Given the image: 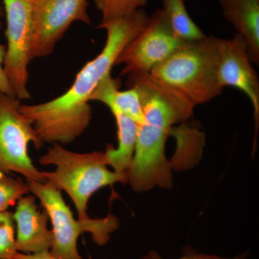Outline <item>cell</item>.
Instances as JSON below:
<instances>
[{"mask_svg": "<svg viewBox=\"0 0 259 259\" xmlns=\"http://www.w3.org/2000/svg\"><path fill=\"white\" fill-rule=\"evenodd\" d=\"M223 15L244 37L250 61L259 63V0H219Z\"/></svg>", "mask_w": 259, "mask_h": 259, "instance_id": "12", "label": "cell"}, {"mask_svg": "<svg viewBox=\"0 0 259 259\" xmlns=\"http://www.w3.org/2000/svg\"><path fill=\"white\" fill-rule=\"evenodd\" d=\"M14 259H59L54 256L50 250H44L35 253H23L17 252L15 253Z\"/></svg>", "mask_w": 259, "mask_h": 259, "instance_id": "21", "label": "cell"}, {"mask_svg": "<svg viewBox=\"0 0 259 259\" xmlns=\"http://www.w3.org/2000/svg\"><path fill=\"white\" fill-rule=\"evenodd\" d=\"M246 253L237 255L233 258H223V257L218 256L214 255L202 254V253H197L193 250H186L185 254L180 259H245L247 257ZM141 259H162L159 255L155 251L150 252L146 256L143 257Z\"/></svg>", "mask_w": 259, "mask_h": 259, "instance_id": "20", "label": "cell"}, {"mask_svg": "<svg viewBox=\"0 0 259 259\" xmlns=\"http://www.w3.org/2000/svg\"><path fill=\"white\" fill-rule=\"evenodd\" d=\"M127 84L139 91L144 115L127 171V182L136 192L156 186L170 188L171 166L165 153L167 138L174 125L187 122L192 117L196 106L149 73L128 75Z\"/></svg>", "mask_w": 259, "mask_h": 259, "instance_id": "2", "label": "cell"}, {"mask_svg": "<svg viewBox=\"0 0 259 259\" xmlns=\"http://www.w3.org/2000/svg\"><path fill=\"white\" fill-rule=\"evenodd\" d=\"M32 5L34 33L31 60L51 55L74 22L91 23L88 0H40Z\"/></svg>", "mask_w": 259, "mask_h": 259, "instance_id": "9", "label": "cell"}, {"mask_svg": "<svg viewBox=\"0 0 259 259\" xmlns=\"http://www.w3.org/2000/svg\"><path fill=\"white\" fill-rule=\"evenodd\" d=\"M30 192L28 184L20 178L0 172V212H5Z\"/></svg>", "mask_w": 259, "mask_h": 259, "instance_id": "17", "label": "cell"}, {"mask_svg": "<svg viewBox=\"0 0 259 259\" xmlns=\"http://www.w3.org/2000/svg\"><path fill=\"white\" fill-rule=\"evenodd\" d=\"M6 17L4 69L20 100H29L28 64L34 33L33 5L30 0H2Z\"/></svg>", "mask_w": 259, "mask_h": 259, "instance_id": "7", "label": "cell"}, {"mask_svg": "<svg viewBox=\"0 0 259 259\" xmlns=\"http://www.w3.org/2000/svg\"><path fill=\"white\" fill-rule=\"evenodd\" d=\"M17 252L13 212H0V259H14Z\"/></svg>", "mask_w": 259, "mask_h": 259, "instance_id": "18", "label": "cell"}, {"mask_svg": "<svg viewBox=\"0 0 259 259\" xmlns=\"http://www.w3.org/2000/svg\"><path fill=\"white\" fill-rule=\"evenodd\" d=\"M30 1H31L32 3H37V2L40 1V0H30Z\"/></svg>", "mask_w": 259, "mask_h": 259, "instance_id": "23", "label": "cell"}, {"mask_svg": "<svg viewBox=\"0 0 259 259\" xmlns=\"http://www.w3.org/2000/svg\"><path fill=\"white\" fill-rule=\"evenodd\" d=\"M5 54H6V46L0 44V93L8 96L15 97L14 91L12 88L9 79L4 69Z\"/></svg>", "mask_w": 259, "mask_h": 259, "instance_id": "19", "label": "cell"}, {"mask_svg": "<svg viewBox=\"0 0 259 259\" xmlns=\"http://www.w3.org/2000/svg\"><path fill=\"white\" fill-rule=\"evenodd\" d=\"M148 0H95V6L102 15L101 23L123 18L142 9Z\"/></svg>", "mask_w": 259, "mask_h": 259, "instance_id": "16", "label": "cell"}, {"mask_svg": "<svg viewBox=\"0 0 259 259\" xmlns=\"http://www.w3.org/2000/svg\"><path fill=\"white\" fill-rule=\"evenodd\" d=\"M148 18L146 11L139 9L123 18L100 23L98 28L107 31L105 47L80 70L71 88L51 101L20 105V111L30 119L44 144H69L84 133L93 117L90 102L95 89L111 74L121 52L144 28Z\"/></svg>", "mask_w": 259, "mask_h": 259, "instance_id": "1", "label": "cell"}, {"mask_svg": "<svg viewBox=\"0 0 259 259\" xmlns=\"http://www.w3.org/2000/svg\"><path fill=\"white\" fill-rule=\"evenodd\" d=\"M185 42L174 31L163 10H156L121 52L115 65H123L121 76L148 74Z\"/></svg>", "mask_w": 259, "mask_h": 259, "instance_id": "8", "label": "cell"}, {"mask_svg": "<svg viewBox=\"0 0 259 259\" xmlns=\"http://www.w3.org/2000/svg\"><path fill=\"white\" fill-rule=\"evenodd\" d=\"M13 216L18 252L35 253L50 250L53 233L48 228L49 214L45 209H39L35 196L26 194L19 199Z\"/></svg>", "mask_w": 259, "mask_h": 259, "instance_id": "11", "label": "cell"}, {"mask_svg": "<svg viewBox=\"0 0 259 259\" xmlns=\"http://www.w3.org/2000/svg\"><path fill=\"white\" fill-rule=\"evenodd\" d=\"M163 10L172 29L183 41H193L205 36L198 25L191 18L185 0H162Z\"/></svg>", "mask_w": 259, "mask_h": 259, "instance_id": "15", "label": "cell"}, {"mask_svg": "<svg viewBox=\"0 0 259 259\" xmlns=\"http://www.w3.org/2000/svg\"><path fill=\"white\" fill-rule=\"evenodd\" d=\"M17 97L0 93V172H15L25 180L46 182L28 154L32 143L40 149L44 143L39 139L31 121L20 111Z\"/></svg>", "mask_w": 259, "mask_h": 259, "instance_id": "6", "label": "cell"}, {"mask_svg": "<svg viewBox=\"0 0 259 259\" xmlns=\"http://www.w3.org/2000/svg\"><path fill=\"white\" fill-rule=\"evenodd\" d=\"M29 190L39 199L51 220L53 243L50 252L59 259H83L78 251V238L83 232H90L97 244H105L110 234L118 226L116 218L109 216L105 219L79 221L76 220L69 206L57 190L49 182L25 180Z\"/></svg>", "mask_w": 259, "mask_h": 259, "instance_id": "5", "label": "cell"}, {"mask_svg": "<svg viewBox=\"0 0 259 259\" xmlns=\"http://www.w3.org/2000/svg\"><path fill=\"white\" fill-rule=\"evenodd\" d=\"M216 40L205 35L183 42L149 74L195 106L211 101L224 90L218 81Z\"/></svg>", "mask_w": 259, "mask_h": 259, "instance_id": "3", "label": "cell"}, {"mask_svg": "<svg viewBox=\"0 0 259 259\" xmlns=\"http://www.w3.org/2000/svg\"><path fill=\"white\" fill-rule=\"evenodd\" d=\"M216 49L220 84L223 88L238 89L249 99L254 114L255 139L259 124V80L248 55L247 42L239 34L231 39L217 37Z\"/></svg>", "mask_w": 259, "mask_h": 259, "instance_id": "10", "label": "cell"}, {"mask_svg": "<svg viewBox=\"0 0 259 259\" xmlns=\"http://www.w3.org/2000/svg\"><path fill=\"white\" fill-rule=\"evenodd\" d=\"M111 112L117 125L118 145L117 148L111 144L107 146L103 152L105 163L107 166H112L115 173L127 177V171L134 157L139 125L120 112L113 110Z\"/></svg>", "mask_w": 259, "mask_h": 259, "instance_id": "14", "label": "cell"}, {"mask_svg": "<svg viewBox=\"0 0 259 259\" xmlns=\"http://www.w3.org/2000/svg\"><path fill=\"white\" fill-rule=\"evenodd\" d=\"M5 17L4 7H3V1L0 0V32L3 29V18Z\"/></svg>", "mask_w": 259, "mask_h": 259, "instance_id": "22", "label": "cell"}, {"mask_svg": "<svg viewBox=\"0 0 259 259\" xmlns=\"http://www.w3.org/2000/svg\"><path fill=\"white\" fill-rule=\"evenodd\" d=\"M39 163L56 166L54 171H42V175L55 188L65 191L69 195L77 210L79 221L90 219L87 212L88 204L97 190L117 182H127V177L107 168L102 151L75 153L65 149L60 144H54L39 158Z\"/></svg>", "mask_w": 259, "mask_h": 259, "instance_id": "4", "label": "cell"}, {"mask_svg": "<svg viewBox=\"0 0 259 259\" xmlns=\"http://www.w3.org/2000/svg\"><path fill=\"white\" fill-rule=\"evenodd\" d=\"M120 80L108 75L95 89L90 101L101 102L110 111L120 112L141 125L144 122V115L139 91L134 87L120 91Z\"/></svg>", "mask_w": 259, "mask_h": 259, "instance_id": "13", "label": "cell"}]
</instances>
